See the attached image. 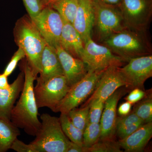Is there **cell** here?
Instances as JSON below:
<instances>
[{"label":"cell","instance_id":"31","mask_svg":"<svg viewBox=\"0 0 152 152\" xmlns=\"http://www.w3.org/2000/svg\"><path fill=\"white\" fill-rule=\"evenodd\" d=\"M146 95V93L141 89L136 88L131 92L125 98L127 102L133 104L138 102L143 99Z\"/></svg>","mask_w":152,"mask_h":152},{"label":"cell","instance_id":"19","mask_svg":"<svg viewBox=\"0 0 152 152\" xmlns=\"http://www.w3.org/2000/svg\"><path fill=\"white\" fill-rule=\"evenodd\" d=\"M84 45L81 37L73 25L64 20L60 41L61 46L73 56L80 59Z\"/></svg>","mask_w":152,"mask_h":152},{"label":"cell","instance_id":"22","mask_svg":"<svg viewBox=\"0 0 152 152\" xmlns=\"http://www.w3.org/2000/svg\"><path fill=\"white\" fill-rule=\"evenodd\" d=\"M59 118L62 129L69 140L71 142L83 146V132L73 124L68 114L61 113Z\"/></svg>","mask_w":152,"mask_h":152},{"label":"cell","instance_id":"35","mask_svg":"<svg viewBox=\"0 0 152 152\" xmlns=\"http://www.w3.org/2000/svg\"><path fill=\"white\" fill-rule=\"evenodd\" d=\"M66 152H85L83 146L70 141Z\"/></svg>","mask_w":152,"mask_h":152},{"label":"cell","instance_id":"4","mask_svg":"<svg viewBox=\"0 0 152 152\" xmlns=\"http://www.w3.org/2000/svg\"><path fill=\"white\" fill-rule=\"evenodd\" d=\"M40 118V128L30 143L35 151L66 152L70 141L63 132L59 118L43 113Z\"/></svg>","mask_w":152,"mask_h":152},{"label":"cell","instance_id":"24","mask_svg":"<svg viewBox=\"0 0 152 152\" xmlns=\"http://www.w3.org/2000/svg\"><path fill=\"white\" fill-rule=\"evenodd\" d=\"M101 133L100 123H88L83 133V145L85 148V152L87 148L99 141Z\"/></svg>","mask_w":152,"mask_h":152},{"label":"cell","instance_id":"38","mask_svg":"<svg viewBox=\"0 0 152 152\" xmlns=\"http://www.w3.org/2000/svg\"><path fill=\"white\" fill-rule=\"evenodd\" d=\"M58 0H42V2L43 4L45 7L50 6L52 4L55 2L57 1Z\"/></svg>","mask_w":152,"mask_h":152},{"label":"cell","instance_id":"12","mask_svg":"<svg viewBox=\"0 0 152 152\" xmlns=\"http://www.w3.org/2000/svg\"><path fill=\"white\" fill-rule=\"evenodd\" d=\"M120 67L112 66L105 70L99 79L91 97L83 106L87 105L94 100L105 102L116 91L126 83L119 71Z\"/></svg>","mask_w":152,"mask_h":152},{"label":"cell","instance_id":"8","mask_svg":"<svg viewBox=\"0 0 152 152\" xmlns=\"http://www.w3.org/2000/svg\"><path fill=\"white\" fill-rule=\"evenodd\" d=\"M118 8L127 28L146 33L152 16L151 0H121Z\"/></svg>","mask_w":152,"mask_h":152},{"label":"cell","instance_id":"6","mask_svg":"<svg viewBox=\"0 0 152 152\" xmlns=\"http://www.w3.org/2000/svg\"><path fill=\"white\" fill-rule=\"evenodd\" d=\"M81 59L88 71L103 72L112 66H121L124 61L108 47L97 43L90 37L86 41Z\"/></svg>","mask_w":152,"mask_h":152},{"label":"cell","instance_id":"27","mask_svg":"<svg viewBox=\"0 0 152 152\" xmlns=\"http://www.w3.org/2000/svg\"><path fill=\"white\" fill-rule=\"evenodd\" d=\"M104 104L105 102L99 99L93 100L88 104V105L90 106L88 116V123L100 122Z\"/></svg>","mask_w":152,"mask_h":152},{"label":"cell","instance_id":"16","mask_svg":"<svg viewBox=\"0 0 152 152\" xmlns=\"http://www.w3.org/2000/svg\"><path fill=\"white\" fill-rule=\"evenodd\" d=\"M24 80L22 71L9 88L0 89V118L10 121L11 112L23 90Z\"/></svg>","mask_w":152,"mask_h":152},{"label":"cell","instance_id":"34","mask_svg":"<svg viewBox=\"0 0 152 152\" xmlns=\"http://www.w3.org/2000/svg\"><path fill=\"white\" fill-rule=\"evenodd\" d=\"M132 106V104L127 101L123 103L120 105L118 109V113L121 116L126 115L130 113Z\"/></svg>","mask_w":152,"mask_h":152},{"label":"cell","instance_id":"14","mask_svg":"<svg viewBox=\"0 0 152 152\" xmlns=\"http://www.w3.org/2000/svg\"><path fill=\"white\" fill-rule=\"evenodd\" d=\"M64 76L70 87L80 80L88 72L86 66L81 59L66 51L61 45L56 48Z\"/></svg>","mask_w":152,"mask_h":152},{"label":"cell","instance_id":"7","mask_svg":"<svg viewBox=\"0 0 152 152\" xmlns=\"http://www.w3.org/2000/svg\"><path fill=\"white\" fill-rule=\"evenodd\" d=\"M70 88L64 75L54 77L44 83L37 82L34 91L38 108L48 107L55 113Z\"/></svg>","mask_w":152,"mask_h":152},{"label":"cell","instance_id":"1","mask_svg":"<svg viewBox=\"0 0 152 152\" xmlns=\"http://www.w3.org/2000/svg\"><path fill=\"white\" fill-rule=\"evenodd\" d=\"M22 71L24 74V84L18 101L11 112L10 121L28 135L35 136L41 126L34 91V82L37 76L26 60L22 65Z\"/></svg>","mask_w":152,"mask_h":152},{"label":"cell","instance_id":"20","mask_svg":"<svg viewBox=\"0 0 152 152\" xmlns=\"http://www.w3.org/2000/svg\"><path fill=\"white\" fill-rule=\"evenodd\" d=\"M20 134L19 128L11 121L0 118V152L10 149L13 142Z\"/></svg>","mask_w":152,"mask_h":152},{"label":"cell","instance_id":"15","mask_svg":"<svg viewBox=\"0 0 152 152\" xmlns=\"http://www.w3.org/2000/svg\"><path fill=\"white\" fill-rule=\"evenodd\" d=\"M79 4L72 25L81 37L84 44L90 37L92 32L94 12L91 0H78Z\"/></svg>","mask_w":152,"mask_h":152},{"label":"cell","instance_id":"25","mask_svg":"<svg viewBox=\"0 0 152 152\" xmlns=\"http://www.w3.org/2000/svg\"><path fill=\"white\" fill-rule=\"evenodd\" d=\"M89 108L88 105L83 106L80 108H75L71 110L68 113L73 124L83 132L88 124Z\"/></svg>","mask_w":152,"mask_h":152},{"label":"cell","instance_id":"32","mask_svg":"<svg viewBox=\"0 0 152 152\" xmlns=\"http://www.w3.org/2000/svg\"><path fill=\"white\" fill-rule=\"evenodd\" d=\"M144 124H145L137 123V124H133L131 126L117 130L116 133H117L120 140H122L132 134Z\"/></svg>","mask_w":152,"mask_h":152},{"label":"cell","instance_id":"21","mask_svg":"<svg viewBox=\"0 0 152 152\" xmlns=\"http://www.w3.org/2000/svg\"><path fill=\"white\" fill-rule=\"evenodd\" d=\"M78 4V0H58L50 7L57 11L64 21L72 24Z\"/></svg>","mask_w":152,"mask_h":152},{"label":"cell","instance_id":"18","mask_svg":"<svg viewBox=\"0 0 152 152\" xmlns=\"http://www.w3.org/2000/svg\"><path fill=\"white\" fill-rule=\"evenodd\" d=\"M152 137V122L141 126L127 137L120 140L118 142L125 151H142Z\"/></svg>","mask_w":152,"mask_h":152},{"label":"cell","instance_id":"2","mask_svg":"<svg viewBox=\"0 0 152 152\" xmlns=\"http://www.w3.org/2000/svg\"><path fill=\"white\" fill-rule=\"evenodd\" d=\"M14 36L16 44L23 50L28 64L37 76L41 72L42 53L47 44L28 15L17 21Z\"/></svg>","mask_w":152,"mask_h":152},{"label":"cell","instance_id":"3","mask_svg":"<svg viewBox=\"0 0 152 152\" xmlns=\"http://www.w3.org/2000/svg\"><path fill=\"white\" fill-rule=\"evenodd\" d=\"M102 42L124 61L151 55V46L146 33L128 28L112 35Z\"/></svg>","mask_w":152,"mask_h":152},{"label":"cell","instance_id":"9","mask_svg":"<svg viewBox=\"0 0 152 152\" xmlns=\"http://www.w3.org/2000/svg\"><path fill=\"white\" fill-rule=\"evenodd\" d=\"M104 71H88L83 78L70 87L55 113L68 114L71 110L77 107L92 94L97 82Z\"/></svg>","mask_w":152,"mask_h":152},{"label":"cell","instance_id":"29","mask_svg":"<svg viewBox=\"0 0 152 152\" xmlns=\"http://www.w3.org/2000/svg\"><path fill=\"white\" fill-rule=\"evenodd\" d=\"M23 1L31 18L37 16L45 7L42 0H23Z\"/></svg>","mask_w":152,"mask_h":152},{"label":"cell","instance_id":"36","mask_svg":"<svg viewBox=\"0 0 152 152\" xmlns=\"http://www.w3.org/2000/svg\"><path fill=\"white\" fill-rule=\"evenodd\" d=\"M91 1L94 2L118 7L121 0H91Z\"/></svg>","mask_w":152,"mask_h":152},{"label":"cell","instance_id":"26","mask_svg":"<svg viewBox=\"0 0 152 152\" xmlns=\"http://www.w3.org/2000/svg\"><path fill=\"white\" fill-rule=\"evenodd\" d=\"M87 148L86 152H121L118 142L113 140H101Z\"/></svg>","mask_w":152,"mask_h":152},{"label":"cell","instance_id":"28","mask_svg":"<svg viewBox=\"0 0 152 152\" xmlns=\"http://www.w3.org/2000/svg\"><path fill=\"white\" fill-rule=\"evenodd\" d=\"M137 123L145 124L134 112H130L126 115L122 116L119 118H117L116 130L119 129L131 126L133 124Z\"/></svg>","mask_w":152,"mask_h":152},{"label":"cell","instance_id":"17","mask_svg":"<svg viewBox=\"0 0 152 152\" xmlns=\"http://www.w3.org/2000/svg\"><path fill=\"white\" fill-rule=\"evenodd\" d=\"M41 67L39 77L36 79L39 83H44L54 77L64 75L56 49L48 45L42 53Z\"/></svg>","mask_w":152,"mask_h":152},{"label":"cell","instance_id":"11","mask_svg":"<svg viewBox=\"0 0 152 152\" xmlns=\"http://www.w3.org/2000/svg\"><path fill=\"white\" fill-rule=\"evenodd\" d=\"M128 62L124 66L119 68L126 86L143 89L145 82L152 76V55L134 58Z\"/></svg>","mask_w":152,"mask_h":152},{"label":"cell","instance_id":"30","mask_svg":"<svg viewBox=\"0 0 152 152\" xmlns=\"http://www.w3.org/2000/svg\"><path fill=\"white\" fill-rule=\"evenodd\" d=\"M25 57L26 54L23 50L21 48H18V50L14 53L13 56L11 58L10 61L7 65L3 73L7 77L10 75L15 70L19 62Z\"/></svg>","mask_w":152,"mask_h":152},{"label":"cell","instance_id":"5","mask_svg":"<svg viewBox=\"0 0 152 152\" xmlns=\"http://www.w3.org/2000/svg\"><path fill=\"white\" fill-rule=\"evenodd\" d=\"M92 2L94 12L92 31L98 41L102 42L112 35L126 28L118 7Z\"/></svg>","mask_w":152,"mask_h":152},{"label":"cell","instance_id":"33","mask_svg":"<svg viewBox=\"0 0 152 152\" xmlns=\"http://www.w3.org/2000/svg\"><path fill=\"white\" fill-rule=\"evenodd\" d=\"M10 149L17 152H35L31 143L25 144L18 138L14 141L11 146Z\"/></svg>","mask_w":152,"mask_h":152},{"label":"cell","instance_id":"37","mask_svg":"<svg viewBox=\"0 0 152 152\" xmlns=\"http://www.w3.org/2000/svg\"><path fill=\"white\" fill-rule=\"evenodd\" d=\"M7 76L4 73L0 74V89H4L9 88L10 87Z\"/></svg>","mask_w":152,"mask_h":152},{"label":"cell","instance_id":"10","mask_svg":"<svg viewBox=\"0 0 152 152\" xmlns=\"http://www.w3.org/2000/svg\"><path fill=\"white\" fill-rule=\"evenodd\" d=\"M31 19L47 45L55 49L60 45L64 20L57 11L51 7H45Z\"/></svg>","mask_w":152,"mask_h":152},{"label":"cell","instance_id":"13","mask_svg":"<svg viewBox=\"0 0 152 152\" xmlns=\"http://www.w3.org/2000/svg\"><path fill=\"white\" fill-rule=\"evenodd\" d=\"M123 93L122 90L118 89L105 102L100 122L101 140H114L116 131L117 105Z\"/></svg>","mask_w":152,"mask_h":152},{"label":"cell","instance_id":"23","mask_svg":"<svg viewBox=\"0 0 152 152\" xmlns=\"http://www.w3.org/2000/svg\"><path fill=\"white\" fill-rule=\"evenodd\" d=\"M134 107V112L145 124L152 122V94L145 96Z\"/></svg>","mask_w":152,"mask_h":152}]
</instances>
